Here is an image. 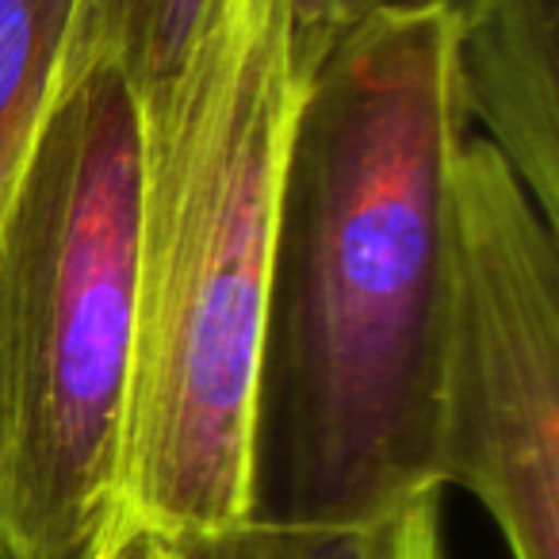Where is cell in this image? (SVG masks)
Here are the masks:
<instances>
[{"instance_id": "4", "label": "cell", "mask_w": 559, "mask_h": 559, "mask_svg": "<svg viewBox=\"0 0 559 559\" xmlns=\"http://www.w3.org/2000/svg\"><path fill=\"white\" fill-rule=\"evenodd\" d=\"M437 467L490 513L510 559H559L556 226L487 139H464L452 185Z\"/></svg>"}, {"instance_id": "7", "label": "cell", "mask_w": 559, "mask_h": 559, "mask_svg": "<svg viewBox=\"0 0 559 559\" xmlns=\"http://www.w3.org/2000/svg\"><path fill=\"white\" fill-rule=\"evenodd\" d=\"M169 559H444L441 495H426L399 513L345 528H292L238 521L195 536H165Z\"/></svg>"}, {"instance_id": "1", "label": "cell", "mask_w": 559, "mask_h": 559, "mask_svg": "<svg viewBox=\"0 0 559 559\" xmlns=\"http://www.w3.org/2000/svg\"><path fill=\"white\" fill-rule=\"evenodd\" d=\"M464 139L449 0L383 4L299 85L257 365L253 521L368 525L444 490L441 372Z\"/></svg>"}, {"instance_id": "5", "label": "cell", "mask_w": 559, "mask_h": 559, "mask_svg": "<svg viewBox=\"0 0 559 559\" xmlns=\"http://www.w3.org/2000/svg\"><path fill=\"white\" fill-rule=\"evenodd\" d=\"M467 119L559 223V0H449Z\"/></svg>"}, {"instance_id": "10", "label": "cell", "mask_w": 559, "mask_h": 559, "mask_svg": "<svg viewBox=\"0 0 559 559\" xmlns=\"http://www.w3.org/2000/svg\"><path fill=\"white\" fill-rule=\"evenodd\" d=\"M96 559H169L165 536L154 533L146 525H119L116 536L108 540V548Z\"/></svg>"}, {"instance_id": "8", "label": "cell", "mask_w": 559, "mask_h": 559, "mask_svg": "<svg viewBox=\"0 0 559 559\" xmlns=\"http://www.w3.org/2000/svg\"><path fill=\"white\" fill-rule=\"evenodd\" d=\"M78 0H0V218L55 100Z\"/></svg>"}, {"instance_id": "3", "label": "cell", "mask_w": 559, "mask_h": 559, "mask_svg": "<svg viewBox=\"0 0 559 559\" xmlns=\"http://www.w3.org/2000/svg\"><path fill=\"white\" fill-rule=\"evenodd\" d=\"M139 180L123 73L58 81L0 218V559H96L119 528Z\"/></svg>"}, {"instance_id": "6", "label": "cell", "mask_w": 559, "mask_h": 559, "mask_svg": "<svg viewBox=\"0 0 559 559\" xmlns=\"http://www.w3.org/2000/svg\"><path fill=\"white\" fill-rule=\"evenodd\" d=\"M218 9L223 0H78L58 81L116 66L139 111L154 108L200 55Z\"/></svg>"}, {"instance_id": "2", "label": "cell", "mask_w": 559, "mask_h": 559, "mask_svg": "<svg viewBox=\"0 0 559 559\" xmlns=\"http://www.w3.org/2000/svg\"><path fill=\"white\" fill-rule=\"evenodd\" d=\"M296 100L288 0H223L177 88L139 111L119 525L173 540L249 518L257 365Z\"/></svg>"}, {"instance_id": "9", "label": "cell", "mask_w": 559, "mask_h": 559, "mask_svg": "<svg viewBox=\"0 0 559 559\" xmlns=\"http://www.w3.org/2000/svg\"><path fill=\"white\" fill-rule=\"evenodd\" d=\"M383 4L399 0H288V55L299 85L319 70V62L353 24Z\"/></svg>"}]
</instances>
